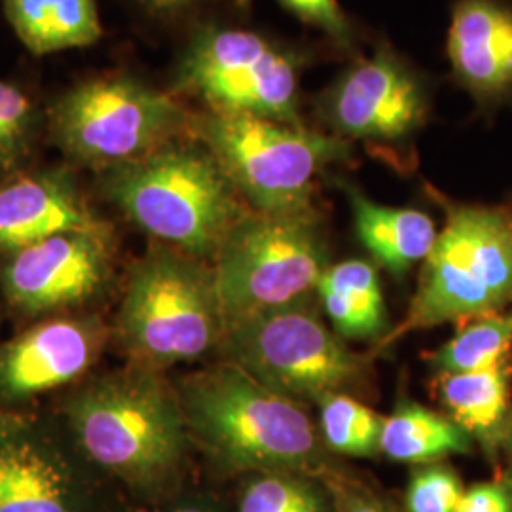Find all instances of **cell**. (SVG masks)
Returning a JSON list of instances; mask_svg holds the SVG:
<instances>
[{"label": "cell", "mask_w": 512, "mask_h": 512, "mask_svg": "<svg viewBox=\"0 0 512 512\" xmlns=\"http://www.w3.org/2000/svg\"><path fill=\"white\" fill-rule=\"evenodd\" d=\"M179 401L186 425L232 469L300 473L319 461V440L304 410L239 366L192 376Z\"/></svg>", "instance_id": "obj_1"}, {"label": "cell", "mask_w": 512, "mask_h": 512, "mask_svg": "<svg viewBox=\"0 0 512 512\" xmlns=\"http://www.w3.org/2000/svg\"><path fill=\"white\" fill-rule=\"evenodd\" d=\"M107 192L137 226L194 258L217 256L245 215L213 154L164 147L114 165Z\"/></svg>", "instance_id": "obj_2"}, {"label": "cell", "mask_w": 512, "mask_h": 512, "mask_svg": "<svg viewBox=\"0 0 512 512\" xmlns=\"http://www.w3.org/2000/svg\"><path fill=\"white\" fill-rule=\"evenodd\" d=\"M69 416L84 452L129 480H158L183 458L188 425L181 401L145 370L88 385Z\"/></svg>", "instance_id": "obj_3"}, {"label": "cell", "mask_w": 512, "mask_h": 512, "mask_svg": "<svg viewBox=\"0 0 512 512\" xmlns=\"http://www.w3.org/2000/svg\"><path fill=\"white\" fill-rule=\"evenodd\" d=\"M511 302V222L494 209L456 207L423 260L420 287L403 325L387 344L412 330L494 315Z\"/></svg>", "instance_id": "obj_4"}, {"label": "cell", "mask_w": 512, "mask_h": 512, "mask_svg": "<svg viewBox=\"0 0 512 512\" xmlns=\"http://www.w3.org/2000/svg\"><path fill=\"white\" fill-rule=\"evenodd\" d=\"M224 325L306 302L327 272L310 211L245 215L215 256Z\"/></svg>", "instance_id": "obj_5"}, {"label": "cell", "mask_w": 512, "mask_h": 512, "mask_svg": "<svg viewBox=\"0 0 512 512\" xmlns=\"http://www.w3.org/2000/svg\"><path fill=\"white\" fill-rule=\"evenodd\" d=\"M118 321L124 344L147 365L198 359L226 332L213 270L164 247L133 268Z\"/></svg>", "instance_id": "obj_6"}, {"label": "cell", "mask_w": 512, "mask_h": 512, "mask_svg": "<svg viewBox=\"0 0 512 512\" xmlns=\"http://www.w3.org/2000/svg\"><path fill=\"white\" fill-rule=\"evenodd\" d=\"M202 137L236 190L274 215L310 211L313 179L346 154L338 139L251 114L215 110Z\"/></svg>", "instance_id": "obj_7"}, {"label": "cell", "mask_w": 512, "mask_h": 512, "mask_svg": "<svg viewBox=\"0 0 512 512\" xmlns=\"http://www.w3.org/2000/svg\"><path fill=\"white\" fill-rule=\"evenodd\" d=\"M222 348L232 365L289 399L338 393L355 384L365 366L321 323L308 300L232 325Z\"/></svg>", "instance_id": "obj_8"}, {"label": "cell", "mask_w": 512, "mask_h": 512, "mask_svg": "<svg viewBox=\"0 0 512 512\" xmlns=\"http://www.w3.org/2000/svg\"><path fill=\"white\" fill-rule=\"evenodd\" d=\"M169 95L131 78H97L63 95L54 107V133L71 156L120 165L164 147L183 126Z\"/></svg>", "instance_id": "obj_9"}, {"label": "cell", "mask_w": 512, "mask_h": 512, "mask_svg": "<svg viewBox=\"0 0 512 512\" xmlns=\"http://www.w3.org/2000/svg\"><path fill=\"white\" fill-rule=\"evenodd\" d=\"M181 76L184 86L200 93L217 112L300 126L293 59L253 33H205L186 55Z\"/></svg>", "instance_id": "obj_10"}, {"label": "cell", "mask_w": 512, "mask_h": 512, "mask_svg": "<svg viewBox=\"0 0 512 512\" xmlns=\"http://www.w3.org/2000/svg\"><path fill=\"white\" fill-rule=\"evenodd\" d=\"M107 274V234L67 232L12 253L2 283L12 304L38 313L90 298Z\"/></svg>", "instance_id": "obj_11"}, {"label": "cell", "mask_w": 512, "mask_h": 512, "mask_svg": "<svg viewBox=\"0 0 512 512\" xmlns=\"http://www.w3.org/2000/svg\"><path fill=\"white\" fill-rule=\"evenodd\" d=\"M423 110L425 97L414 74L385 54L349 71L329 97L334 126L361 139H399L420 124Z\"/></svg>", "instance_id": "obj_12"}, {"label": "cell", "mask_w": 512, "mask_h": 512, "mask_svg": "<svg viewBox=\"0 0 512 512\" xmlns=\"http://www.w3.org/2000/svg\"><path fill=\"white\" fill-rule=\"evenodd\" d=\"M97 336L88 323L55 319L27 330L0 353V393L33 397L69 384L92 365Z\"/></svg>", "instance_id": "obj_13"}, {"label": "cell", "mask_w": 512, "mask_h": 512, "mask_svg": "<svg viewBox=\"0 0 512 512\" xmlns=\"http://www.w3.org/2000/svg\"><path fill=\"white\" fill-rule=\"evenodd\" d=\"M67 232L107 228L63 175H31L0 188V251L16 253Z\"/></svg>", "instance_id": "obj_14"}, {"label": "cell", "mask_w": 512, "mask_h": 512, "mask_svg": "<svg viewBox=\"0 0 512 512\" xmlns=\"http://www.w3.org/2000/svg\"><path fill=\"white\" fill-rule=\"evenodd\" d=\"M459 80L484 99L512 90V10L495 0H461L448 33Z\"/></svg>", "instance_id": "obj_15"}, {"label": "cell", "mask_w": 512, "mask_h": 512, "mask_svg": "<svg viewBox=\"0 0 512 512\" xmlns=\"http://www.w3.org/2000/svg\"><path fill=\"white\" fill-rule=\"evenodd\" d=\"M440 401L450 420L495 459L499 446L505 444L509 418V376L505 365L490 366L475 372L444 374L439 382Z\"/></svg>", "instance_id": "obj_16"}, {"label": "cell", "mask_w": 512, "mask_h": 512, "mask_svg": "<svg viewBox=\"0 0 512 512\" xmlns=\"http://www.w3.org/2000/svg\"><path fill=\"white\" fill-rule=\"evenodd\" d=\"M349 202L357 236L389 272L403 275L433 251L439 234L425 213L378 205L355 190L349 192Z\"/></svg>", "instance_id": "obj_17"}, {"label": "cell", "mask_w": 512, "mask_h": 512, "mask_svg": "<svg viewBox=\"0 0 512 512\" xmlns=\"http://www.w3.org/2000/svg\"><path fill=\"white\" fill-rule=\"evenodd\" d=\"M4 12L33 54L86 48L103 35L95 0H4Z\"/></svg>", "instance_id": "obj_18"}, {"label": "cell", "mask_w": 512, "mask_h": 512, "mask_svg": "<svg viewBox=\"0 0 512 512\" xmlns=\"http://www.w3.org/2000/svg\"><path fill=\"white\" fill-rule=\"evenodd\" d=\"M323 308L344 338L370 340L387 327L384 294L372 264L346 260L330 266L317 287Z\"/></svg>", "instance_id": "obj_19"}, {"label": "cell", "mask_w": 512, "mask_h": 512, "mask_svg": "<svg viewBox=\"0 0 512 512\" xmlns=\"http://www.w3.org/2000/svg\"><path fill=\"white\" fill-rule=\"evenodd\" d=\"M473 439L456 421L420 404L406 403L385 418L380 450L393 461L431 463L450 454H469Z\"/></svg>", "instance_id": "obj_20"}, {"label": "cell", "mask_w": 512, "mask_h": 512, "mask_svg": "<svg viewBox=\"0 0 512 512\" xmlns=\"http://www.w3.org/2000/svg\"><path fill=\"white\" fill-rule=\"evenodd\" d=\"M0 512H71L65 476L33 444L8 442Z\"/></svg>", "instance_id": "obj_21"}, {"label": "cell", "mask_w": 512, "mask_h": 512, "mask_svg": "<svg viewBox=\"0 0 512 512\" xmlns=\"http://www.w3.org/2000/svg\"><path fill=\"white\" fill-rule=\"evenodd\" d=\"M512 346V311L480 317L433 355L431 366L444 374L475 372L501 365Z\"/></svg>", "instance_id": "obj_22"}, {"label": "cell", "mask_w": 512, "mask_h": 512, "mask_svg": "<svg viewBox=\"0 0 512 512\" xmlns=\"http://www.w3.org/2000/svg\"><path fill=\"white\" fill-rule=\"evenodd\" d=\"M317 401L321 406V431L334 452L370 458L380 450L384 418L342 393H327Z\"/></svg>", "instance_id": "obj_23"}, {"label": "cell", "mask_w": 512, "mask_h": 512, "mask_svg": "<svg viewBox=\"0 0 512 512\" xmlns=\"http://www.w3.org/2000/svg\"><path fill=\"white\" fill-rule=\"evenodd\" d=\"M238 512H329V507L323 492L308 478L264 473L247 484Z\"/></svg>", "instance_id": "obj_24"}, {"label": "cell", "mask_w": 512, "mask_h": 512, "mask_svg": "<svg viewBox=\"0 0 512 512\" xmlns=\"http://www.w3.org/2000/svg\"><path fill=\"white\" fill-rule=\"evenodd\" d=\"M33 124V103L16 86L0 80V167H10L23 156Z\"/></svg>", "instance_id": "obj_25"}, {"label": "cell", "mask_w": 512, "mask_h": 512, "mask_svg": "<svg viewBox=\"0 0 512 512\" xmlns=\"http://www.w3.org/2000/svg\"><path fill=\"white\" fill-rule=\"evenodd\" d=\"M463 492L452 469L429 465L412 476L406 490V511L456 512Z\"/></svg>", "instance_id": "obj_26"}, {"label": "cell", "mask_w": 512, "mask_h": 512, "mask_svg": "<svg viewBox=\"0 0 512 512\" xmlns=\"http://www.w3.org/2000/svg\"><path fill=\"white\" fill-rule=\"evenodd\" d=\"M289 10L298 14L308 23H313L327 31L330 37L346 42L349 38V25L338 0H281Z\"/></svg>", "instance_id": "obj_27"}, {"label": "cell", "mask_w": 512, "mask_h": 512, "mask_svg": "<svg viewBox=\"0 0 512 512\" xmlns=\"http://www.w3.org/2000/svg\"><path fill=\"white\" fill-rule=\"evenodd\" d=\"M456 512H512L509 482H482L465 490Z\"/></svg>", "instance_id": "obj_28"}, {"label": "cell", "mask_w": 512, "mask_h": 512, "mask_svg": "<svg viewBox=\"0 0 512 512\" xmlns=\"http://www.w3.org/2000/svg\"><path fill=\"white\" fill-rule=\"evenodd\" d=\"M340 512H393L382 501L361 492H346L340 497Z\"/></svg>", "instance_id": "obj_29"}, {"label": "cell", "mask_w": 512, "mask_h": 512, "mask_svg": "<svg viewBox=\"0 0 512 512\" xmlns=\"http://www.w3.org/2000/svg\"><path fill=\"white\" fill-rule=\"evenodd\" d=\"M145 2L154 10H171V8L183 6L188 0H145Z\"/></svg>", "instance_id": "obj_30"}, {"label": "cell", "mask_w": 512, "mask_h": 512, "mask_svg": "<svg viewBox=\"0 0 512 512\" xmlns=\"http://www.w3.org/2000/svg\"><path fill=\"white\" fill-rule=\"evenodd\" d=\"M6 467H8V442L0 444V492H2L4 476H6Z\"/></svg>", "instance_id": "obj_31"}, {"label": "cell", "mask_w": 512, "mask_h": 512, "mask_svg": "<svg viewBox=\"0 0 512 512\" xmlns=\"http://www.w3.org/2000/svg\"><path fill=\"white\" fill-rule=\"evenodd\" d=\"M171 512H215L213 509H209V507H205V505H200V503H192V505H183V507H177V509H173Z\"/></svg>", "instance_id": "obj_32"}, {"label": "cell", "mask_w": 512, "mask_h": 512, "mask_svg": "<svg viewBox=\"0 0 512 512\" xmlns=\"http://www.w3.org/2000/svg\"><path fill=\"white\" fill-rule=\"evenodd\" d=\"M505 446H507V452H509V476H507V482H509V486L512 488V423L507 440H505Z\"/></svg>", "instance_id": "obj_33"}, {"label": "cell", "mask_w": 512, "mask_h": 512, "mask_svg": "<svg viewBox=\"0 0 512 512\" xmlns=\"http://www.w3.org/2000/svg\"><path fill=\"white\" fill-rule=\"evenodd\" d=\"M239 4H247V2H251V0H238Z\"/></svg>", "instance_id": "obj_34"}]
</instances>
